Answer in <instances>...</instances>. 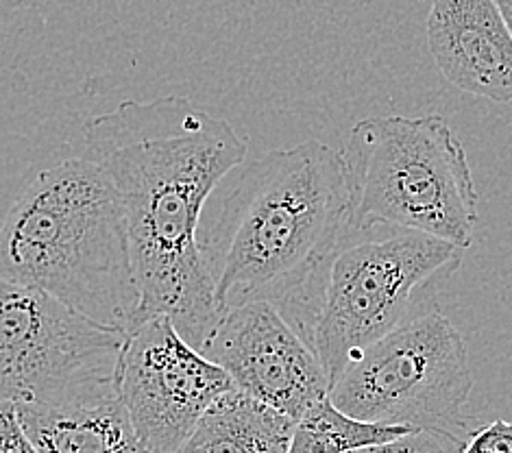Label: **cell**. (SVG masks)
Instances as JSON below:
<instances>
[{
  "label": "cell",
  "instance_id": "9c48e42d",
  "mask_svg": "<svg viewBox=\"0 0 512 453\" xmlns=\"http://www.w3.org/2000/svg\"><path fill=\"white\" fill-rule=\"evenodd\" d=\"M201 353L221 366L238 393L295 423L332 390L312 347L271 303L227 310Z\"/></svg>",
  "mask_w": 512,
  "mask_h": 453
},
{
  "label": "cell",
  "instance_id": "52a82bcc",
  "mask_svg": "<svg viewBox=\"0 0 512 453\" xmlns=\"http://www.w3.org/2000/svg\"><path fill=\"white\" fill-rule=\"evenodd\" d=\"M125 334L0 277V399L64 406L116 390Z\"/></svg>",
  "mask_w": 512,
  "mask_h": 453
},
{
  "label": "cell",
  "instance_id": "7c38bea8",
  "mask_svg": "<svg viewBox=\"0 0 512 453\" xmlns=\"http://www.w3.org/2000/svg\"><path fill=\"white\" fill-rule=\"evenodd\" d=\"M295 425L234 388L205 412L179 453H288Z\"/></svg>",
  "mask_w": 512,
  "mask_h": 453
},
{
  "label": "cell",
  "instance_id": "30bf717a",
  "mask_svg": "<svg viewBox=\"0 0 512 453\" xmlns=\"http://www.w3.org/2000/svg\"><path fill=\"white\" fill-rule=\"evenodd\" d=\"M428 48L454 88L512 103V35L495 0H432Z\"/></svg>",
  "mask_w": 512,
  "mask_h": 453
},
{
  "label": "cell",
  "instance_id": "277c9868",
  "mask_svg": "<svg viewBox=\"0 0 512 453\" xmlns=\"http://www.w3.org/2000/svg\"><path fill=\"white\" fill-rule=\"evenodd\" d=\"M351 229L417 231L469 249L478 192L465 146L443 116H369L347 133L343 151Z\"/></svg>",
  "mask_w": 512,
  "mask_h": 453
},
{
  "label": "cell",
  "instance_id": "6da1fadb",
  "mask_svg": "<svg viewBox=\"0 0 512 453\" xmlns=\"http://www.w3.org/2000/svg\"><path fill=\"white\" fill-rule=\"evenodd\" d=\"M123 203L140 323L168 316L203 351L221 321L201 249L205 201L247 157V140L184 96L123 101L85 129V155Z\"/></svg>",
  "mask_w": 512,
  "mask_h": 453
},
{
  "label": "cell",
  "instance_id": "8992f818",
  "mask_svg": "<svg viewBox=\"0 0 512 453\" xmlns=\"http://www.w3.org/2000/svg\"><path fill=\"white\" fill-rule=\"evenodd\" d=\"M473 386L465 338L447 316L428 312L364 351L329 401L356 421L428 432L460 449L475 432L467 412Z\"/></svg>",
  "mask_w": 512,
  "mask_h": 453
},
{
  "label": "cell",
  "instance_id": "e0dca14e",
  "mask_svg": "<svg viewBox=\"0 0 512 453\" xmlns=\"http://www.w3.org/2000/svg\"><path fill=\"white\" fill-rule=\"evenodd\" d=\"M495 5H497L499 14H502L506 27H508V31L512 35V0H495Z\"/></svg>",
  "mask_w": 512,
  "mask_h": 453
},
{
  "label": "cell",
  "instance_id": "4fadbf2b",
  "mask_svg": "<svg viewBox=\"0 0 512 453\" xmlns=\"http://www.w3.org/2000/svg\"><path fill=\"white\" fill-rule=\"evenodd\" d=\"M412 434L408 427H388L356 421L323 399L297 421L288 453H349L362 447L382 445Z\"/></svg>",
  "mask_w": 512,
  "mask_h": 453
},
{
  "label": "cell",
  "instance_id": "9a60e30c",
  "mask_svg": "<svg viewBox=\"0 0 512 453\" xmlns=\"http://www.w3.org/2000/svg\"><path fill=\"white\" fill-rule=\"evenodd\" d=\"M458 453H512V423L495 419L475 430Z\"/></svg>",
  "mask_w": 512,
  "mask_h": 453
},
{
  "label": "cell",
  "instance_id": "5b68a950",
  "mask_svg": "<svg viewBox=\"0 0 512 453\" xmlns=\"http://www.w3.org/2000/svg\"><path fill=\"white\" fill-rule=\"evenodd\" d=\"M462 249L417 231H351L329 266L308 345L334 386L360 355L408 323L414 299L456 271Z\"/></svg>",
  "mask_w": 512,
  "mask_h": 453
},
{
  "label": "cell",
  "instance_id": "7a4b0ae2",
  "mask_svg": "<svg viewBox=\"0 0 512 453\" xmlns=\"http://www.w3.org/2000/svg\"><path fill=\"white\" fill-rule=\"evenodd\" d=\"M351 231L340 151L308 140L253 159L199 236L218 310L271 303L308 342L327 271Z\"/></svg>",
  "mask_w": 512,
  "mask_h": 453
},
{
  "label": "cell",
  "instance_id": "8fae6325",
  "mask_svg": "<svg viewBox=\"0 0 512 453\" xmlns=\"http://www.w3.org/2000/svg\"><path fill=\"white\" fill-rule=\"evenodd\" d=\"M16 412L38 453H151L118 390L64 406H16Z\"/></svg>",
  "mask_w": 512,
  "mask_h": 453
},
{
  "label": "cell",
  "instance_id": "2e32d148",
  "mask_svg": "<svg viewBox=\"0 0 512 453\" xmlns=\"http://www.w3.org/2000/svg\"><path fill=\"white\" fill-rule=\"evenodd\" d=\"M0 453H38L24 434L16 406L0 399Z\"/></svg>",
  "mask_w": 512,
  "mask_h": 453
},
{
  "label": "cell",
  "instance_id": "ba28073f",
  "mask_svg": "<svg viewBox=\"0 0 512 453\" xmlns=\"http://www.w3.org/2000/svg\"><path fill=\"white\" fill-rule=\"evenodd\" d=\"M116 390L142 445L151 453H179L234 384L168 316H153L127 334Z\"/></svg>",
  "mask_w": 512,
  "mask_h": 453
},
{
  "label": "cell",
  "instance_id": "5bb4252c",
  "mask_svg": "<svg viewBox=\"0 0 512 453\" xmlns=\"http://www.w3.org/2000/svg\"><path fill=\"white\" fill-rule=\"evenodd\" d=\"M349 453H458V447L428 432H412L382 445L362 447Z\"/></svg>",
  "mask_w": 512,
  "mask_h": 453
},
{
  "label": "cell",
  "instance_id": "3957f363",
  "mask_svg": "<svg viewBox=\"0 0 512 453\" xmlns=\"http://www.w3.org/2000/svg\"><path fill=\"white\" fill-rule=\"evenodd\" d=\"M0 277L118 334L140 325L125 210L99 164L68 157L27 183L0 225Z\"/></svg>",
  "mask_w": 512,
  "mask_h": 453
}]
</instances>
